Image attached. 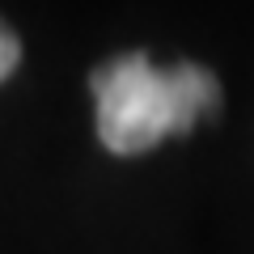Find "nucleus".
<instances>
[{
    "mask_svg": "<svg viewBox=\"0 0 254 254\" xmlns=\"http://www.w3.org/2000/svg\"><path fill=\"white\" fill-rule=\"evenodd\" d=\"M98 140L119 157L148 153L165 136H187L220 110V85L199 64L157 68L144 51H127L93 68Z\"/></svg>",
    "mask_w": 254,
    "mask_h": 254,
    "instance_id": "f257e3e1",
    "label": "nucleus"
},
{
    "mask_svg": "<svg viewBox=\"0 0 254 254\" xmlns=\"http://www.w3.org/2000/svg\"><path fill=\"white\" fill-rule=\"evenodd\" d=\"M17 64H21V43H17V34L0 21V81H9Z\"/></svg>",
    "mask_w": 254,
    "mask_h": 254,
    "instance_id": "f03ea898",
    "label": "nucleus"
}]
</instances>
